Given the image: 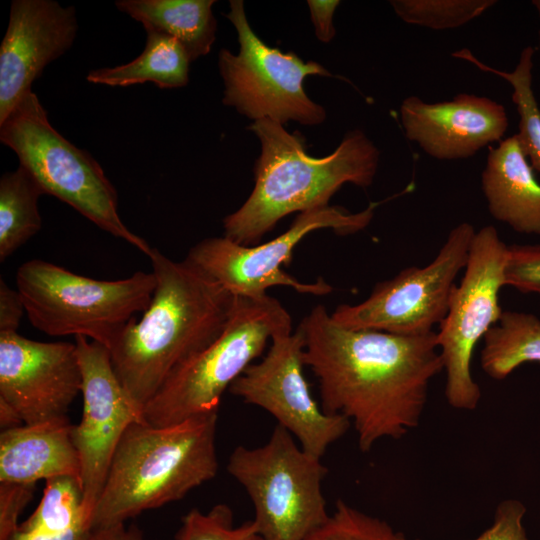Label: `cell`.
Masks as SVG:
<instances>
[{"label": "cell", "mask_w": 540, "mask_h": 540, "mask_svg": "<svg viewBox=\"0 0 540 540\" xmlns=\"http://www.w3.org/2000/svg\"><path fill=\"white\" fill-rule=\"evenodd\" d=\"M82 389L76 344L40 342L0 333V399L25 425L69 419L68 410Z\"/></svg>", "instance_id": "cell-15"}, {"label": "cell", "mask_w": 540, "mask_h": 540, "mask_svg": "<svg viewBox=\"0 0 540 540\" xmlns=\"http://www.w3.org/2000/svg\"><path fill=\"white\" fill-rule=\"evenodd\" d=\"M92 529L82 521L73 526L49 531H26L17 528L7 540H92Z\"/></svg>", "instance_id": "cell-33"}, {"label": "cell", "mask_w": 540, "mask_h": 540, "mask_svg": "<svg viewBox=\"0 0 540 540\" xmlns=\"http://www.w3.org/2000/svg\"><path fill=\"white\" fill-rule=\"evenodd\" d=\"M74 6L54 0H13L0 46V123L29 92L45 67L73 45Z\"/></svg>", "instance_id": "cell-16"}, {"label": "cell", "mask_w": 540, "mask_h": 540, "mask_svg": "<svg viewBox=\"0 0 540 540\" xmlns=\"http://www.w3.org/2000/svg\"><path fill=\"white\" fill-rule=\"evenodd\" d=\"M75 344L83 410L79 424L73 425L72 438L81 466L82 505L91 523L122 436L132 423L145 420L118 379L108 348L85 336H76Z\"/></svg>", "instance_id": "cell-14"}, {"label": "cell", "mask_w": 540, "mask_h": 540, "mask_svg": "<svg viewBox=\"0 0 540 540\" xmlns=\"http://www.w3.org/2000/svg\"><path fill=\"white\" fill-rule=\"evenodd\" d=\"M304 346L298 328L275 335L267 354L247 367L229 391L266 410L298 439L305 452L321 459L351 422L342 415L325 413L313 398L303 372Z\"/></svg>", "instance_id": "cell-13"}, {"label": "cell", "mask_w": 540, "mask_h": 540, "mask_svg": "<svg viewBox=\"0 0 540 540\" xmlns=\"http://www.w3.org/2000/svg\"><path fill=\"white\" fill-rule=\"evenodd\" d=\"M156 286L147 309L109 349L113 369L142 410L167 378L224 331L236 296L186 259L157 248L149 256Z\"/></svg>", "instance_id": "cell-2"}, {"label": "cell", "mask_w": 540, "mask_h": 540, "mask_svg": "<svg viewBox=\"0 0 540 540\" xmlns=\"http://www.w3.org/2000/svg\"><path fill=\"white\" fill-rule=\"evenodd\" d=\"M483 342V371L503 380L524 363L540 362V319L530 313L503 311Z\"/></svg>", "instance_id": "cell-22"}, {"label": "cell", "mask_w": 540, "mask_h": 540, "mask_svg": "<svg viewBox=\"0 0 540 540\" xmlns=\"http://www.w3.org/2000/svg\"><path fill=\"white\" fill-rule=\"evenodd\" d=\"M399 111L407 139L438 160L473 157L500 142L509 124L502 104L469 93L436 103L410 96L402 101Z\"/></svg>", "instance_id": "cell-17"}, {"label": "cell", "mask_w": 540, "mask_h": 540, "mask_svg": "<svg viewBox=\"0 0 540 540\" xmlns=\"http://www.w3.org/2000/svg\"><path fill=\"white\" fill-rule=\"evenodd\" d=\"M298 329L305 365L319 381L322 410L349 419L361 451L418 426L429 384L444 369L436 332L405 336L346 328L322 305Z\"/></svg>", "instance_id": "cell-1"}, {"label": "cell", "mask_w": 540, "mask_h": 540, "mask_svg": "<svg viewBox=\"0 0 540 540\" xmlns=\"http://www.w3.org/2000/svg\"><path fill=\"white\" fill-rule=\"evenodd\" d=\"M34 490V484L0 482V540H7L18 528L20 514L31 501Z\"/></svg>", "instance_id": "cell-31"}, {"label": "cell", "mask_w": 540, "mask_h": 540, "mask_svg": "<svg viewBox=\"0 0 540 540\" xmlns=\"http://www.w3.org/2000/svg\"><path fill=\"white\" fill-rule=\"evenodd\" d=\"M0 142L10 148L41 186L97 227L150 256L152 247L133 233L118 212V194L101 165L50 123L34 92L26 94L0 123Z\"/></svg>", "instance_id": "cell-5"}, {"label": "cell", "mask_w": 540, "mask_h": 540, "mask_svg": "<svg viewBox=\"0 0 540 540\" xmlns=\"http://www.w3.org/2000/svg\"><path fill=\"white\" fill-rule=\"evenodd\" d=\"M277 424L256 448L236 447L227 471L246 490L258 535L264 540H307L330 515L322 493L327 468Z\"/></svg>", "instance_id": "cell-8"}, {"label": "cell", "mask_w": 540, "mask_h": 540, "mask_svg": "<svg viewBox=\"0 0 540 540\" xmlns=\"http://www.w3.org/2000/svg\"><path fill=\"white\" fill-rule=\"evenodd\" d=\"M525 505L517 499L500 502L495 510L491 526L474 540H528L523 525ZM396 540H410L402 533H396Z\"/></svg>", "instance_id": "cell-30"}, {"label": "cell", "mask_w": 540, "mask_h": 540, "mask_svg": "<svg viewBox=\"0 0 540 540\" xmlns=\"http://www.w3.org/2000/svg\"><path fill=\"white\" fill-rule=\"evenodd\" d=\"M504 285L523 293L540 295V244L508 246Z\"/></svg>", "instance_id": "cell-29"}, {"label": "cell", "mask_w": 540, "mask_h": 540, "mask_svg": "<svg viewBox=\"0 0 540 540\" xmlns=\"http://www.w3.org/2000/svg\"><path fill=\"white\" fill-rule=\"evenodd\" d=\"M217 418L214 411L166 427L132 423L111 461L92 513V531L180 500L213 479Z\"/></svg>", "instance_id": "cell-4"}, {"label": "cell", "mask_w": 540, "mask_h": 540, "mask_svg": "<svg viewBox=\"0 0 540 540\" xmlns=\"http://www.w3.org/2000/svg\"><path fill=\"white\" fill-rule=\"evenodd\" d=\"M17 290L30 323L50 336H85L108 350L149 306L156 278L137 271L119 280H97L33 259L17 270Z\"/></svg>", "instance_id": "cell-6"}, {"label": "cell", "mask_w": 540, "mask_h": 540, "mask_svg": "<svg viewBox=\"0 0 540 540\" xmlns=\"http://www.w3.org/2000/svg\"><path fill=\"white\" fill-rule=\"evenodd\" d=\"M287 331H292L291 316L277 299L236 296L222 334L167 378L145 405V422L166 427L218 411L224 392L275 335Z\"/></svg>", "instance_id": "cell-7"}, {"label": "cell", "mask_w": 540, "mask_h": 540, "mask_svg": "<svg viewBox=\"0 0 540 540\" xmlns=\"http://www.w3.org/2000/svg\"><path fill=\"white\" fill-rule=\"evenodd\" d=\"M532 4L536 8L539 18H540V0H533ZM538 47L540 49V29H539V37H538Z\"/></svg>", "instance_id": "cell-37"}, {"label": "cell", "mask_w": 540, "mask_h": 540, "mask_svg": "<svg viewBox=\"0 0 540 540\" xmlns=\"http://www.w3.org/2000/svg\"><path fill=\"white\" fill-rule=\"evenodd\" d=\"M25 312L23 299L18 290L11 289L0 278V333L17 332Z\"/></svg>", "instance_id": "cell-32"}, {"label": "cell", "mask_w": 540, "mask_h": 540, "mask_svg": "<svg viewBox=\"0 0 540 540\" xmlns=\"http://www.w3.org/2000/svg\"><path fill=\"white\" fill-rule=\"evenodd\" d=\"M481 186L494 219L516 232L540 235V183L516 134L490 149Z\"/></svg>", "instance_id": "cell-19"}, {"label": "cell", "mask_w": 540, "mask_h": 540, "mask_svg": "<svg viewBox=\"0 0 540 540\" xmlns=\"http://www.w3.org/2000/svg\"><path fill=\"white\" fill-rule=\"evenodd\" d=\"M72 428L65 419L1 431L0 482L35 485L39 480L63 476L80 482Z\"/></svg>", "instance_id": "cell-18"}, {"label": "cell", "mask_w": 540, "mask_h": 540, "mask_svg": "<svg viewBox=\"0 0 540 540\" xmlns=\"http://www.w3.org/2000/svg\"><path fill=\"white\" fill-rule=\"evenodd\" d=\"M229 7L225 17L237 32L240 48L237 55L225 48L218 54L223 104L253 122L322 124L326 110L308 97L303 82L307 76L332 74L315 61L305 62L292 51L283 53L264 43L252 30L242 0H231Z\"/></svg>", "instance_id": "cell-9"}, {"label": "cell", "mask_w": 540, "mask_h": 540, "mask_svg": "<svg viewBox=\"0 0 540 540\" xmlns=\"http://www.w3.org/2000/svg\"><path fill=\"white\" fill-rule=\"evenodd\" d=\"M214 0H118L115 7L152 30L178 40L191 62L207 55L216 38Z\"/></svg>", "instance_id": "cell-20"}, {"label": "cell", "mask_w": 540, "mask_h": 540, "mask_svg": "<svg viewBox=\"0 0 540 540\" xmlns=\"http://www.w3.org/2000/svg\"><path fill=\"white\" fill-rule=\"evenodd\" d=\"M473 225L451 229L435 258L424 267H407L375 285L364 301L339 305L332 319L346 328L413 336L432 332L445 318L455 280L464 270L475 236Z\"/></svg>", "instance_id": "cell-12"}, {"label": "cell", "mask_w": 540, "mask_h": 540, "mask_svg": "<svg viewBox=\"0 0 540 540\" xmlns=\"http://www.w3.org/2000/svg\"><path fill=\"white\" fill-rule=\"evenodd\" d=\"M145 31V48L138 57L123 65L90 70L86 80L111 87L146 82H152L161 89L186 86L191 59L185 48L175 38L152 30Z\"/></svg>", "instance_id": "cell-21"}, {"label": "cell", "mask_w": 540, "mask_h": 540, "mask_svg": "<svg viewBox=\"0 0 540 540\" xmlns=\"http://www.w3.org/2000/svg\"><path fill=\"white\" fill-rule=\"evenodd\" d=\"M396 533L384 520L338 500L326 524L307 540H396Z\"/></svg>", "instance_id": "cell-28"}, {"label": "cell", "mask_w": 540, "mask_h": 540, "mask_svg": "<svg viewBox=\"0 0 540 540\" xmlns=\"http://www.w3.org/2000/svg\"><path fill=\"white\" fill-rule=\"evenodd\" d=\"M507 249L494 226L476 231L464 274L451 293L448 312L436 333L446 374L445 397L455 409L474 410L481 399L471 362L477 343L503 312L499 291L505 286Z\"/></svg>", "instance_id": "cell-11"}, {"label": "cell", "mask_w": 540, "mask_h": 540, "mask_svg": "<svg viewBox=\"0 0 540 540\" xmlns=\"http://www.w3.org/2000/svg\"><path fill=\"white\" fill-rule=\"evenodd\" d=\"M252 540H264V539L257 534Z\"/></svg>", "instance_id": "cell-38"}, {"label": "cell", "mask_w": 540, "mask_h": 540, "mask_svg": "<svg viewBox=\"0 0 540 540\" xmlns=\"http://www.w3.org/2000/svg\"><path fill=\"white\" fill-rule=\"evenodd\" d=\"M495 0H391L405 23L432 30L459 28L493 7Z\"/></svg>", "instance_id": "cell-26"}, {"label": "cell", "mask_w": 540, "mask_h": 540, "mask_svg": "<svg viewBox=\"0 0 540 540\" xmlns=\"http://www.w3.org/2000/svg\"><path fill=\"white\" fill-rule=\"evenodd\" d=\"M249 129L261 145L255 185L241 207L223 219L224 236L236 243L256 245L287 215L329 205L345 183L361 188L373 183L380 152L361 130L347 132L331 154L313 157L304 138L284 125L263 119Z\"/></svg>", "instance_id": "cell-3"}, {"label": "cell", "mask_w": 540, "mask_h": 540, "mask_svg": "<svg viewBox=\"0 0 540 540\" xmlns=\"http://www.w3.org/2000/svg\"><path fill=\"white\" fill-rule=\"evenodd\" d=\"M338 0H309L307 6L314 25L317 39L323 43L330 42L335 37L333 16L339 6Z\"/></svg>", "instance_id": "cell-34"}, {"label": "cell", "mask_w": 540, "mask_h": 540, "mask_svg": "<svg viewBox=\"0 0 540 540\" xmlns=\"http://www.w3.org/2000/svg\"><path fill=\"white\" fill-rule=\"evenodd\" d=\"M257 534L254 521L234 527L231 509L218 504L207 513L190 510L182 518L175 540H252Z\"/></svg>", "instance_id": "cell-27"}, {"label": "cell", "mask_w": 540, "mask_h": 540, "mask_svg": "<svg viewBox=\"0 0 540 540\" xmlns=\"http://www.w3.org/2000/svg\"><path fill=\"white\" fill-rule=\"evenodd\" d=\"M376 203L352 213L340 206H323L299 213L290 227L274 239L246 246L229 238L210 237L195 244L186 260L234 296L258 298L274 286H285L301 294L327 295L333 287L319 278L301 282L282 270L297 244L312 231L331 229L339 235L364 230L374 216Z\"/></svg>", "instance_id": "cell-10"}, {"label": "cell", "mask_w": 540, "mask_h": 540, "mask_svg": "<svg viewBox=\"0 0 540 540\" xmlns=\"http://www.w3.org/2000/svg\"><path fill=\"white\" fill-rule=\"evenodd\" d=\"M41 186L22 165L0 178V261L36 235L42 227L39 198Z\"/></svg>", "instance_id": "cell-23"}, {"label": "cell", "mask_w": 540, "mask_h": 540, "mask_svg": "<svg viewBox=\"0 0 540 540\" xmlns=\"http://www.w3.org/2000/svg\"><path fill=\"white\" fill-rule=\"evenodd\" d=\"M92 540H144V537L135 525L126 527L119 524L93 531Z\"/></svg>", "instance_id": "cell-35"}, {"label": "cell", "mask_w": 540, "mask_h": 540, "mask_svg": "<svg viewBox=\"0 0 540 540\" xmlns=\"http://www.w3.org/2000/svg\"><path fill=\"white\" fill-rule=\"evenodd\" d=\"M453 57L468 61L478 69L495 74L512 87V101L518 113V141L533 170L540 172V108L532 87L534 49L525 47L512 71H501L479 60L470 50L461 49Z\"/></svg>", "instance_id": "cell-24"}, {"label": "cell", "mask_w": 540, "mask_h": 540, "mask_svg": "<svg viewBox=\"0 0 540 540\" xmlns=\"http://www.w3.org/2000/svg\"><path fill=\"white\" fill-rule=\"evenodd\" d=\"M82 521L91 526L82 505L81 484L75 478L63 476L45 481L38 506L18 528L26 531L58 530Z\"/></svg>", "instance_id": "cell-25"}, {"label": "cell", "mask_w": 540, "mask_h": 540, "mask_svg": "<svg viewBox=\"0 0 540 540\" xmlns=\"http://www.w3.org/2000/svg\"><path fill=\"white\" fill-rule=\"evenodd\" d=\"M25 425L18 413L5 401L0 399L1 431L18 428Z\"/></svg>", "instance_id": "cell-36"}]
</instances>
